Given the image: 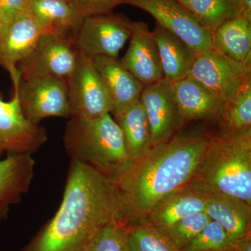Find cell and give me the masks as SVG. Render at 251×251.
<instances>
[{"mask_svg":"<svg viewBox=\"0 0 251 251\" xmlns=\"http://www.w3.org/2000/svg\"><path fill=\"white\" fill-rule=\"evenodd\" d=\"M130 44L120 62L145 87L163 80L161 59L152 31L143 22L130 23Z\"/></svg>","mask_w":251,"mask_h":251,"instance_id":"cell-14","label":"cell"},{"mask_svg":"<svg viewBox=\"0 0 251 251\" xmlns=\"http://www.w3.org/2000/svg\"><path fill=\"white\" fill-rule=\"evenodd\" d=\"M128 234V225L123 220H112L94 236L85 251H131Z\"/></svg>","mask_w":251,"mask_h":251,"instance_id":"cell-27","label":"cell"},{"mask_svg":"<svg viewBox=\"0 0 251 251\" xmlns=\"http://www.w3.org/2000/svg\"><path fill=\"white\" fill-rule=\"evenodd\" d=\"M191 181L251 204V130L227 134L216 130Z\"/></svg>","mask_w":251,"mask_h":251,"instance_id":"cell-3","label":"cell"},{"mask_svg":"<svg viewBox=\"0 0 251 251\" xmlns=\"http://www.w3.org/2000/svg\"><path fill=\"white\" fill-rule=\"evenodd\" d=\"M131 21L112 12L84 18L74 41L78 53L93 59L97 56L117 58L129 39Z\"/></svg>","mask_w":251,"mask_h":251,"instance_id":"cell-6","label":"cell"},{"mask_svg":"<svg viewBox=\"0 0 251 251\" xmlns=\"http://www.w3.org/2000/svg\"><path fill=\"white\" fill-rule=\"evenodd\" d=\"M77 52L72 41L50 34H41L34 49L18 64L23 80L44 77L66 79L76 62Z\"/></svg>","mask_w":251,"mask_h":251,"instance_id":"cell-11","label":"cell"},{"mask_svg":"<svg viewBox=\"0 0 251 251\" xmlns=\"http://www.w3.org/2000/svg\"><path fill=\"white\" fill-rule=\"evenodd\" d=\"M128 227L131 251H181L166 234L148 222Z\"/></svg>","mask_w":251,"mask_h":251,"instance_id":"cell-26","label":"cell"},{"mask_svg":"<svg viewBox=\"0 0 251 251\" xmlns=\"http://www.w3.org/2000/svg\"><path fill=\"white\" fill-rule=\"evenodd\" d=\"M63 143L71 161L88 165L108 177L131 163L121 130L110 113L94 119L71 117Z\"/></svg>","mask_w":251,"mask_h":251,"instance_id":"cell-4","label":"cell"},{"mask_svg":"<svg viewBox=\"0 0 251 251\" xmlns=\"http://www.w3.org/2000/svg\"><path fill=\"white\" fill-rule=\"evenodd\" d=\"M2 23H1V21H0V31H1V27H2Z\"/></svg>","mask_w":251,"mask_h":251,"instance_id":"cell-35","label":"cell"},{"mask_svg":"<svg viewBox=\"0 0 251 251\" xmlns=\"http://www.w3.org/2000/svg\"><path fill=\"white\" fill-rule=\"evenodd\" d=\"M180 117L189 122L216 124L225 102L192 77L171 82Z\"/></svg>","mask_w":251,"mask_h":251,"instance_id":"cell-16","label":"cell"},{"mask_svg":"<svg viewBox=\"0 0 251 251\" xmlns=\"http://www.w3.org/2000/svg\"><path fill=\"white\" fill-rule=\"evenodd\" d=\"M152 32L164 80L174 82L188 77L198 53L177 36L157 23Z\"/></svg>","mask_w":251,"mask_h":251,"instance_id":"cell-20","label":"cell"},{"mask_svg":"<svg viewBox=\"0 0 251 251\" xmlns=\"http://www.w3.org/2000/svg\"><path fill=\"white\" fill-rule=\"evenodd\" d=\"M213 49L251 69V21L238 16L211 33Z\"/></svg>","mask_w":251,"mask_h":251,"instance_id":"cell-22","label":"cell"},{"mask_svg":"<svg viewBox=\"0 0 251 251\" xmlns=\"http://www.w3.org/2000/svg\"><path fill=\"white\" fill-rule=\"evenodd\" d=\"M77 12L85 18L106 13L124 3V0H67Z\"/></svg>","mask_w":251,"mask_h":251,"instance_id":"cell-30","label":"cell"},{"mask_svg":"<svg viewBox=\"0 0 251 251\" xmlns=\"http://www.w3.org/2000/svg\"><path fill=\"white\" fill-rule=\"evenodd\" d=\"M211 33L223 23L241 16L237 0H177Z\"/></svg>","mask_w":251,"mask_h":251,"instance_id":"cell-24","label":"cell"},{"mask_svg":"<svg viewBox=\"0 0 251 251\" xmlns=\"http://www.w3.org/2000/svg\"><path fill=\"white\" fill-rule=\"evenodd\" d=\"M35 175L31 154L6 155L0 159V224L8 219L11 206L22 201Z\"/></svg>","mask_w":251,"mask_h":251,"instance_id":"cell-17","label":"cell"},{"mask_svg":"<svg viewBox=\"0 0 251 251\" xmlns=\"http://www.w3.org/2000/svg\"><path fill=\"white\" fill-rule=\"evenodd\" d=\"M232 247L237 251H251V233L238 239L234 243Z\"/></svg>","mask_w":251,"mask_h":251,"instance_id":"cell-32","label":"cell"},{"mask_svg":"<svg viewBox=\"0 0 251 251\" xmlns=\"http://www.w3.org/2000/svg\"><path fill=\"white\" fill-rule=\"evenodd\" d=\"M251 71L212 49L198 54L189 76L227 102L251 80Z\"/></svg>","mask_w":251,"mask_h":251,"instance_id":"cell-8","label":"cell"},{"mask_svg":"<svg viewBox=\"0 0 251 251\" xmlns=\"http://www.w3.org/2000/svg\"><path fill=\"white\" fill-rule=\"evenodd\" d=\"M29 0H0V21L6 25L27 9Z\"/></svg>","mask_w":251,"mask_h":251,"instance_id":"cell-31","label":"cell"},{"mask_svg":"<svg viewBox=\"0 0 251 251\" xmlns=\"http://www.w3.org/2000/svg\"><path fill=\"white\" fill-rule=\"evenodd\" d=\"M241 10V16L251 21V0H237Z\"/></svg>","mask_w":251,"mask_h":251,"instance_id":"cell-33","label":"cell"},{"mask_svg":"<svg viewBox=\"0 0 251 251\" xmlns=\"http://www.w3.org/2000/svg\"><path fill=\"white\" fill-rule=\"evenodd\" d=\"M215 125L216 131L226 134L251 130V80L235 97L225 102Z\"/></svg>","mask_w":251,"mask_h":251,"instance_id":"cell-25","label":"cell"},{"mask_svg":"<svg viewBox=\"0 0 251 251\" xmlns=\"http://www.w3.org/2000/svg\"><path fill=\"white\" fill-rule=\"evenodd\" d=\"M232 247L225 229L211 220L204 229L181 251H219Z\"/></svg>","mask_w":251,"mask_h":251,"instance_id":"cell-29","label":"cell"},{"mask_svg":"<svg viewBox=\"0 0 251 251\" xmlns=\"http://www.w3.org/2000/svg\"><path fill=\"white\" fill-rule=\"evenodd\" d=\"M204 212L225 229L232 245L251 233V204L239 198L211 193Z\"/></svg>","mask_w":251,"mask_h":251,"instance_id":"cell-21","label":"cell"},{"mask_svg":"<svg viewBox=\"0 0 251 251\" xmlns=\"http://www.w3.org/2000/svg\"><path fill=\"white\" fill-rule=\"evenodd\" d=\"M67 83L71 117L94 119L111 114L110 96L93 59L77 52Z\"/></svg>","mask_w":251,"mask_h":251,"instance_id":"cell-5","label":"cell"},{"mask_svg":"<svg viewBox=\"0 0 251 251\" xmlns=\"http://www.w3.org/2000/svg\"><path fill=\"white\" fill-rule=\"evenodd\" d=\"M49 140L47 130L31 123L23 113L17 92L5 100L0 91V157L4 154H32Z\"/></svg>","mask_w":251,"mask_h":251,"instance_id":"cell-9","label":"cell"},{"mask_svg":"<svg viewBox=\"0 0 251 251\" xmlns=\"http://www.w3.org/2000/svg\"><path fill=\"white\" fill-rule=\"evenodd\" d=\"M42 34L31 15L25 11L0 31V66L9 73L13 86L21 80L18 65L34 49Z\"/></svg>","mask_w":251,"mask_h":251,"instance_id":"cell-13","label":"cell"},{"mask_svg":"<svg viewBox=\"0 0 251 251\" xmlns=\"http://www.w3.org/2000/svg\"><path fill=\"white\" fill-rule=\"evenodd\" d=\"M26 11L42 34H50L72 41L84 18L67 0H29Z\"/></svg>","mask_w":251,"mask_h":251,"instance_id":"cell-19","label":"cell"},{"mask_svg":"<svg viewBox=\"0 0 251 251\" xmlns=\"http://www.w3.org/2000/svg\"><path fill=\"white\" fill-rule=\"evenodd\" d=\"M140 100L151 130V148L170 139L184 128L171 82L163 79L145 86Z\"/></svg>","mask_w":251,"mask_h":251,"instance_id":"cell-12","label":"cell"},{"mask_svg":"<svg viewBox=\"0 0 251 251\" xmlns=\"http://www.w3.org/2000/svg\"><path fill=\"white\" fill-rule=\"evenodd\" d=\"M92 59L108 90L113 117L140 100L145 87L120 60L107 56Z\"/></svg>","mask_w":251,"mask_h":251,"instance_id":"cell-18","label":"cell"},{"mask_svg":"<svg viewBox=\"0 0 251 251\" xmlns=\"http://www.w3.org/2000/svg\"><path fill=\"white\" fill-rule=\"evenodd\" d=\"M123 4L148 12L157 24L177 36L197 53L213 49L211 31L177 0H124Z\"/></svg>","mask_w":251,"mask_h":251,"instance_id":"cell-10","label":"cell"},{"mask_svg":"<svg viewBox=\"0 0 251 251\" xmlns=\"http://www.w3.org/2000/svg\"><path fill=\"white\" fill-rule=\"evenodd\" d=\"M122 212L113 181L88 165L71 161L58 210L21 251H85L104 226L122 219Z\"/></svg>","mask_w":251,"mask_h":251,"instance_id":"cell-2","label":"cell"},{"mask_svg":"<svg viewBox=\"0 0 251 251\" xmlns=\"http://www.w3.org/2000/svg\"><path fill=\"white\" fill-rule=\"evenodd\" d=\"M211 194L206 188L190 181L160 200L151 209L147 222L164 232L180 219L204 211Z\"/></svg>","mask_w":251,"mask_h":251,"instance_id":"cell-15","label":"cell"},{"mask_svg":"<svg viewBox=\"0 0 251 251\" xmlns=\"http://www.w3.org/2000/svg\"><path fill=\"white\" fill-rule=\"evenodd\" d=\"M210 221L204 211L194 213L180 219L163 233L178 249L182 250Z\"/></svg>","mask_w":251,"mask_h":251,"instance_id":"cell-28","label":"cell"},{"mask_svg":"<svg viewBox=\"0 0 251 251\" xmlns=\"http://www.w3.org/2000/svg\"><path fill=\"white\" fill-rule=\"evenodd\" d=\"M219 251H237L234 248L232 247L226 248V249H222V250H220Z\"/></svg>","mask_w":251,"mask_h":251,"instance_id":"cell-34","label":"cell"},{"mask_svg":"<svg viewBox=\"0 0 251 251\" xmlns=\"http://www.w3.org/2000/svg\"><path fill=\"white\" fill-rule=\"evenodd\" d=\"M17 92L25 116L31 123L40 125L49 117L70 118L67 80L44 77L20 80L13 86Z\"/></svg>","mask_w":251,"mask_h":251,"instance_id":"cell-7","label":"cell"},{"mask_svg":"<svg viewBox=\"0 0 251 251\" xmlns=\"http://www.w3.org/2000/svg\"><path fill=\"white\" fill-rule=\"evenodd\" d=\"M215 130L206 123L182 128L170 139L150 148L120 174L109 177L120 191L122 219L126 224L147 222L160 200L191 181Z\"/></svg>","mask_w":251,"mask_h":251,"instance_id":"cell-1","label":"cell"},{"mask_svg":"<svg viewBox=\"0 0 251 251\" xmlns=\"http://www.w3.org/2000/svg\"><path fill=\"white\" fill-rule=\"evenodd\" d=\"M120 127L131 161L143 156L151 148V130L140 100L113 117Z\"/></svg>","mask_w":251,"mask_h":251,"instance_id":"cell-23","label":"cell"}]
</instances>
